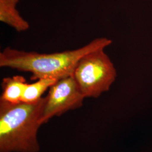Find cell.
<instances>
[{
    "label": "cell",
    "mask_w": 152,
    "mask_h": 152,
    "mask_svg": "<svg viewBox=\"0 0 152 152\" xmlns=\"http://www.w3.org/2000/svg\"><path fill=\"white\" fill-rule=\"evenodd\" d=\"M112 41L97 38L79 49L51 54L25 51L7 47L0 53V66L32 73L31 79H60L72 75L78 60L87 53L105 49Z\"/></svg>",
    "instance_id": "cell-1"
},
{
    "label": "cell",
    "mask_w": 152,
    "mask_h": 152,
    "mask_svg": "<svg viewBox=\"0 0 152 152\" xmlns=\"http://www.w3.org/2000/svg\"><path fill=\"white\" fill-rule=\"evenodd\" d=\"M46 97L28 103L0 100V152H39L38 129Z\"/></svg>",
    "instance_id": "cell-2"
},
{
    "label": "cell",
    "mask_w": 152,
    "mask_h": 152,
    "mask_svg": "<svg viewBox=\"0 0 152 152\" xmlns=\"http://www.w3.org/2000/svg\"><path fill=\"white\" fill-rule=\"evenodd\" d=\"M99 49L78 60L72 76L85 98H98L109 90L117 77V71L105 51Z\"/></svg>",
    "instance_id": "cell-3"
},
{
    "label": "cell",
    "mask_w": 152,
    "mask_h": 152,
    "mask_svg": "<svg viewBox=\"0 0 152 152\" xmlns=\"http://www.w3.org/2000/svg\"><path fill=\"white\" fill-rule=\"evenodd\" d=\"M85 99L72 75L58 80L50 87L46 96L41 125L54 117L81 107Z\"/></svg>",
    "instance_id": "cell-4"
},
{
    "label": "cell",
    "mask_w": 152,
    "mask_h": 152,
    "mask_svg": "<svg viewBox=\"0 0 152 152\" xmlns=\"http://www.w3.org/2000/svg\"><path fill=\"white\" fill-rule=\"evenodd\" d=\"M19 2V0H0V21L22 32L27 31L30 26L17 9Z\"/></svg>",
    "instance_id": "cell-5"
},
{
    "label": "cell",
    "mask_w": 152,
    "mask_h": 152,
    "mask_svg": "<svg viewBox=\"0 0 152 152\" xmlns=\"http://www.w3.org/2000/svg\"><path fill=\"white\" fill-rule=\"evenodd\" d=\"M26 84V79L22 76L4 78L2 82V93L0 100L11 103L21 102Z\"/></svg>",
    "instance_id": "cell-6"
},
{
    "label": "cell",
    "mask_w": 152,
    "mask_h": 152,
    "mask_svg": "<svg viewBox=\"0 0 152 152\" xmlns=\"http://www.w3.org/2000/svg\"><path fill=\"white\" fill-rule=\"evenodd\" d=\"M58 80L49 78L39 79L31 84L27 83L22 95L21 102L32 103L38 101L44 92Z\"/></svg>",
    "instance_id": "cell-7"
}]
</instances>
